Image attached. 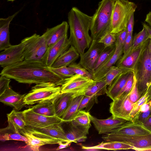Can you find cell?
<instances>
[{"label":"cell","instance_id":"ab89813d","mask_svg":"<svg viewBox=\"0 0 151 151\" xmlns=\"http://www.w3.org/2000/svg\"><path fill=\"white\" fill-rule=\"evenodd\" d=\"M68 67L75 74L80 75L92 79L93 76L87 70L82 67L78 63L74 62Z\"/></svg>","mask_w":151,"mask_h":151},{"label":"cell","instance_id":"d4e9b609","mask_svg":"<svg viewBox=\"0 0 151 151\" xmlns=\"http://www.w3.org/2000/svg\"><path fill=\"white\" fill-rule=\"evenodd\" d=\"M80 54L72 45L54 62L51 67L58 68L64 66H68L78 58Z\"/></svg>","mask_w":151,"mask_h":151},{"label":"cell","instance_id":"603a6c76","mask_svg":"<svg viewBox=\"0 0 151 151\" xmlns=\"http://www.w3.org/2000/svg\"><path fill=\"white\" fill-rule=\"evenodd\" d=\"M74 97L72 93H61L54 98L53 102L55 116L61 119Z\"/></svg>","mask_w":151,"mask_h":151},{"label":"cell","instance_id":"f907efd6","mask_svg":"<svg viewBox=\"0 0 151 151\" xmlns=\"http://www.w3.org/2000/svg\"><path fill=\"white\" fill-rule=\"evenodd\" d=\"M134 23V14L130 17L127 25V34L132 33Z\"/></svg>","mask_w":151,"mask_h":151},{"label":"cell","instance_id":"8fae6325","mask_svg":"<svg viewBox=\"0 0 151 151\" xmlns=\"http://www.w3.org/2000/svg\"><path fill=\"white\" fill-rule=\"evenodd\" d=\"M104 48L103 44L99 42L98 40H93L87 51L80 55V59L78 63L93 75L95 64Z\"/></svg>","mask_w":151,"mask_h":151},{"label":"cell","instance_id":"cb8c5ba5","mask_svg":"<svg viewBox=\"0 0 151 151\" xmlns=\"http://www.w3.org/2000/svg\"><path fill=\"white\" fill-rule=\"evenodd\" d=\"M133 70L124 72L117 76L109 86L106 93L107 96L112 100L116 97L125 85L129 77Z\"/></svg>","mask_w":151,"mask_h":151},{"label":"cell","instance_id":"f35d334b","mask_svg":"<svg viewBox=\"0 0 151 151\" xmlns=\"http://www.w3.org/2000/svg\"><path fill=\"white\" fill-rule=\"evenodd\" d=\"M47 68L50 70L64 80L69 78L75 74L68 66H64L58 68L48 67Z\"/></svg>","mask_w":151,"mask_h":151},{"label":"cell","instance_id":"8992f818","mask_svg":"<svg viewBox=\"0 0 151 151\" xmlns=\"http://www.w3.org/2000/svg\"><path fill=\"white\" fill-rule=\"evenodd\" d=\"M21 42L24 46V60L44 63L48 46L43 35L34 34Z\"/></svg>","mask_w":151,"mask_h":151},{"label":"cell","instance_id":"52a82bcc","mask_svg":"<svg viewBox=\"0 0 151 151\" xmlns=\"http://www.w3.org/2000/svg\"><path fill=\"white\" fill-rule=\"evenodd\" d=\"M61 93V86L53 83L37 84L25 95L24 101L26 105H32L43 100L54 99Z\"/></svg>","mask_w":151,"mask_h":151},{"label":"cell","instance_id":"f6af8a7d","mask_svg":"<svg viewBox=\"0 0 151 151\" xmlns=\"http://www.w3.org/2000/svg\"><path fill=\"white\" fill-rule=\"evenodd\" d=\"M10 81V78L4 76L0 75V96L10 87L9 83Z\"/></svg>","mask_w":151,"mask_h":151},{"label":"cell","instance_id":"c3c4849f","mask_svg":"<svg viewBox=\"0 0 151 151\" xmlns=\"http://www.w3.org/2000/svg\"><path fill=\"white\" fill-rule=\"evenodd\" d=\"M151 109V99L148 101L143 104L139 108L136 116L134 122L141 113L147 111Z\"/></svg>","mask_w":151,"mask_h":151},{"label":"cell","instance_id":"4316f807","mask_svg":"<svg viewBox=\"0 0 151 151\" xmlns=\"http://www.w3.org/2000/svg\"><path fill=\"white\" fill-rule=\"evenodd\" d=\"M70 125V128L65 133L67 139L72 142L76 143L85 141L89 129Z\"/></svg>","mask_w":151,"mask_h":151},{"label":"cell","instance_id":"11a10c76","mask_svg":"<svg viewBox=\"0 0 151 151\" xmlns=\"http://www.w3.org/2000/svg\"><path fill=\"white\" fill-rule=\"evenodd\" d=\"M146 22L148 23L151 27V12H150L146 15L145 20Z\"/></svg>","mask_w":151,"mask_h":151},{"label":"cell","instance_id":"ee69618b","mask_svg":"<svg viewBox=\"0 0 151 151\" xmlns=\"http://www.w3.org/2000/svg\"><path fill=\"white\" fill-rule=\"evenodd\" d=\"M132 37V33L127 34L123 46L124 55L127 54L132 50L133 40Z\"/></svg>","mask_w":151,"mask_h":151},{"label":"cell","instance_id":"7402d4cb","mask_svg":"<svg viewBox=\"0 0 151 151\" xmlns=\"http://www.w3.org/2000/svg\"><path fill=\"white\" fill-rule=\"evenodd\" d=\"M18 12L7 18L0 19V51L3 50L12 45L10 42L9 24Z\"/></svg>","mask_w":151,"mask_h":151},{"label":"cell","instance_id":"3957f363","mask_svg":"<svg viewBox=\"0 0 151 151\" xmlns=\"http://www.w3.org/2000/svg\"><path fill=\"white\" fill-rule=\"evenodd\" d=\"M116 0H102L92 18L90 30L93 40H98L110 32L114 8Z\"/></svg>","mask_w":151,"mask_h":151},{"label":"cell","instance_id":"d6a6232c","mask_svg":"<svg viewBox=\"0 0 151 151\" xmlns=\"http://www.w3.org/2000/svg\"><path fill=\"white\" fill-rule=\"evenodd\" d=\"M90 115L89 112L82 110L78 111L70 122V125L89 129L91 126Z\"/></svg>","mask_w":151,"mask_h":151},{"label":"cell","instance_id":"d6986e66","mask_svg":"<svg viewBox=\"0 0 151 151\" xmlns=\"http://www.w3.org/2000/svg\"><path fill=\"white\" fill-rule=\"evenodd\" d=\"M147 41L127 54L122 55L116 62V66L123 69L133 70L134 65L145 47Z\"/></svg>","mask_w":151,"mask_h":151},{"label":"cell","instance_id":"5b68a950","mask_svg":"<svg viewBox=\"0 0 151 151\" xmlns=\"http://www.w3.org/2000/svg\"><path fill=\"white\" fill-rule=\"evenodd\" d=\"M137 8L135 3L127 0H116L110 32L117 34L126 29L127 23Z\"/></svg>","mask_w":151,"mask_h":151},{"label":"cell","instance_id":"2e32d148","mask_svg":"<svg viewBox=\"0 0 151 151\" xmlns=\"http://www.w3.org/2000/svg\"><path fill=\"white\" fill-rule=\"evenodd\" d=\"M117 142L131 145L137 151L151 150V133L145 135L112 138L107 142Z\"/></svg>","mask_w":151,"mask_h":151},{"label":"cell","instance_id":"836d02e7","mask_svg":"<svg viewBox=\"0 0 151 151\" xmlns=\"http://www.w3.org/2000/svg\"><path fill=\"white\" fill-rule=\"evenodd\" d=\"M107 86L105 79L96 82L88 88L85 92L84 96H95L98 97L106 94L107 91Z\"/></svg>","mask_w":151,"mask_h":151},{"label":"cell","instance_id":"277c9868","mask_svg":"<svg viewBox=\"0 0 151 151\" xmlns=\"http://www.w3.org/2000/svg\"><path fill=\"white\" fill-rule=\"evenodd\" d=\"M133 70L141 97L151 86V55L148 46V40Z\"/></svg>","mask_w":151,"mask_h":151},{"label":"cell","instance_id":"44dd1931","mask_svg":"<svg viewBox=\"0 0 151 151\" xmlns=\"http://www.w3.org/2000/svg\"><path fill=\"white\" fill-rule=\"evenodd\" d=\"M69 25L65 21L51 28H47L43 35L48 47L53 45L64 36L68 35Z\"/></svg>","mask_w":151,"mask_h":151},{"label":"cell","instance_id":"7dc6e473","mask_svg":"<svg viewBox=\"0 0 151 151\" xmlns=\"http://www.w3.org/2000/svg\"><path fill=\"white\" fill-rule=\"evenodd\" d=\"M127 35V31L126 29L116 34V40L118 42L124 45Z\"/></svg>","mask_w":151,"mask_h":151},{"label":"cell","instance_id":"484cf974","mask_svg":"<svg viewBox=\"0 0 151 151\" xmlns=\"http://www.w3.org/2000/svg\"><path fill=\"white\" fill-rule=\"evenodd\" d=\"M8 125L19 132L27 126L23 111H19L14 109L7 114Z\"/></svg>","mask_w":151,"mask_h":151},{"label":"cell","instance_id":"db71d44e","mask_svg":"<svg viewBox=\"0 0 151 151\" xmlns=\"http://www.w3.org/2000/svg\"><path fill=\"white\" fill-rule=\"evenodd\" d=\"M72 142H60L58 144L59 145V146L57 148L56 150H58L67 147H68L69 145Z\"/></svg>","mask_w":151,"mask_h":151},{"label":"cell","instance_id":"6f0895ef","mask_svg":"<svg viewBox=\"0 0 151 151\" xmlns=\"http://www.w3.org/2000/svg\"><path fill=\"white\" fill-rule=\"evenodd\" d=\"M148 44L150 54L151 55V39H149L148 40Z\"/></svg>","mask_w":151,"mask_h":151},{"label":"cell","instance_id":"b9f144b4","mask_svg":"<svg viewBox=\"0 0 151 151\" xmlns=\"http://www.w3.org/2000/svg\"><path fill=\"white\" fill-rule=\"evenodd\" d=\"M116 40V34L108 32L102 36L98 42L104 44V48L112 46Z\"/></svg>","mask_w":151,"mask_h":151},{"label":"cell","instance_id":"d590c367","mask_svg":"<svg viewBox=\"0 0 151 151\" xmlns=\"http://www.w3.org/2000/svg\"><path fill=\"white\" fill-rule=\"evenodd\" d=\"M151 99V86L146 93L134 103L133 108L130 113V121L133 122L135 119L140 107Z\"/></svg>","mask_w":151,"mask_h":151},{"label":"cell","instance_id":"5bb4252c","mask_svg":"<svg viewBox=\"0 0 151 151\" xmlns=\"http://www.w3.org/2000/svg\"><path fill=\"white\" fill-rule=\"evenodd\" d=\"M129 94L124 96L115 99L110 104L109 111L114 117L130 121V115L134 103L129 99Z\"/></svg>","mask_w":151,"mask_h":151},{"label":"cell","instance_id":"680465c9","mask_svg":"<svg viewBox=\"0 0 151 151\" xmlns=\"http://www.w3.org/2000/svg\"><path fill=\"white\" fill-rule=\"evenodd\" d=\"M8 1H14V0H7Z\"/></svg>","mask_w":151,"mask_h":151},{"label":"cell","instance_id":"f546056e","mask_svg":"<svg viewBox=\"0 0 151 151\" xmlns=\"http://www.w3.org/2000/svg\"><path fill=\"white\" fill-rule=\"evenodd\" d=\"M0 140L2 142L10 140H17L26 143L28 141L26 137L9 125L6 127L0 129Z\"/></svg>","mask_w":151,"mask_h":151},{"label":"cell","instance_id":"4fadbf2b","mask_svg":"<svg viewBox=\"0 0 151 151\" xmlns=\"http://www.w3.org/2000/svg\"><path fill=\"white\" fill-rule=\"evenodd\" d=\"M24 60V46L22 42L11 45L0 54V65L3 68Z\"/></svg>","mask_w":151,"mask_h":151},{"label":"cell","instance_id":"7bdbcfd3","mask_svg":"<svg viewBox=\"0 0 151 151\" xmlns=\"http://www.w3.org/2000/svg\"><path fill=\"white\" fill-rule=\"evenodd\" d=\"M129 99L133 103L136 102L140 98L136 84V81L134 75V82L132 90L129 93Z\"/></svg>","mask_w":151,"mask_h":151},{"label":"cell","instance_id":"816d5d0a","mask_svg":"<svg viewBox=\"0 0 151 151\" xmlns=\"http://www.w3.org/2000/svg\"><path fill=\"white\" fill-rule=\"evenodd\" d=\"M97 97H98L95 96H92V97L89 101L86 108L85 110H84L86 112H89L94 104L95 103H97L98 101Z\"/></svg>","mask_w":151,"mask_h":151},{"label":"cell","instance_id":"f5cc1de1","mask_svg":"<svg viewBox=\"0 0 151 151\" xmlns=\"http://www.w3.org/2000/svg\"><path fill=\"white\" fill-rule=\"evenodd\" d=\"M142 125L151 133V116L146 120Z\"/></svg>","mask_w":151,"mask_h":151},{"label":"cell","instance_id":"4dcf8cb0","mask_svg":"<svg viewBox=\"0 0 151 151\" xmlns=\"http://www.w3.org/2000/svg\"><path fill=\"white\" fill-rule=\"evenodd\" d=\"M83 149L88 150H133L132 147L129 145L117 142H102L99 145L92 147L83 146Z\"/></svg>","mask_w":151,"mask_h":151},{"label":"cell","instance_id":"30bf717a","mask_svg":"<svg viewBox=\"0 0 151 151\" xmlns=\"http://www.w3.org/2000/svg\"><path fill=\"white\" fill-rule=\"evenodd\" d=\"M150 133L142 125L131 121L124 123L111 132L102 137L105 142L113 138L145 135Z\"/></svg>","mask_w":151,"mask_h":151},{"label":"cell","instance_id":"9c48e42d","mask_svg":"<svg viewBox=\"0 0 151 151\" xmlns=\"http://www.w3.org/2000/svg\"><path fill=\"white\" fill-rule=\"evenodd\" d=\"M96 81L92 79L80 75L75 74L64 79L61 85V93H68L75 97L84 95L88 88Z\"/></svg>","mask_w":151,"mask_h":151},{"label":"cell","instance_id":"6da1fadb","mask_svg":"<svg viewBox=\"0 0 151 151\" xmlns=\"http://www.w3.org/2000/svg\"><path fill=\"white\" fill-rule=\"evenodd\" d=\"M0 75L29 84L51 83L60 86L64 80L44 63L25 60L3 68Z\"/></svg>","mask_w":151,"mask_h":151},{"label":"cell","instance_id":"1f68e13d","mask_svg":"<svg viewBox=\"0 0 151 151\" xmlns=\"http://www.w3.org/2000/svg\"><path fill=\"white\" fill-rule=\"evenodd\" d=\"M84 96L82 95L74 97L63 114L61 119L63 122H70L78 112L79 105Z\"/></svg>","mask_w":151,"mask_h":151},{"label":"cell","instance_id":"f1b7e54d","mask_svg":"<svg viewBox=\"0 0 151 151\" xmlns=\"http://www.w3.org/2000/svg\"><path fill=\"white\" fill-rule=\"evenodd\" d=\"M61 124H53L37 129L50 136L60 139L64 142H70L67 138L65 133L62 128Z\"/></svg>","mask_w":151,"mask_h":151},{"label":"cell","instance_id":"ac0fdd59","mask_svg":"<svg viewBox=\"0 0 151 151\" xmlns=\"http://www.w3.org/2000/svg\"><path fill=\"white\" fill-rule=\"evenodd\" d=\"M115 44L116 49L113 54L93 75L92 79L97 82L105 79L108 72L115 64L123 53V45L119 44L116 40Z\"/></svg>","mask_w":151,"mask_h":151},{"label":"cell","instance_id":"9f6ffc18","mask_svg":"<svg viewBox=\"0 0 151 151\" xmlns=\"http://www.w3.org/2000/svg\"><path fill=\"white\" fill-rule=\"evenodd\" d=\"M142 24L143 27L145 28L148 32L150 36V39H151V27L145 23H142Z\"/></svg>","mask_w":151,"mask_h":151},{"label":"cell","instance_id":"e0dca14e","mask_svg":"<svg viewBox=\"0 0 151 151\" xmlns=\"http://www.w3.org/2000/svg\"><path fill=\"white\" fill-rule=\"evenodd\" d=\"M91 121L99 134L111 132L124 123L128 121L125 119L114 117L112 115L106 119H101L90 115Z\"/></svg>","mask_w":151,"mask_h":151},{"label":"cell","instance_id":"7c38bea8","mask_svg":"<svg viewBox=\"0 0 151 151\" xmlns=\"http://www.w3.org/2000/svg\"><path fill=\"white\" fill-rule=\"evenodd\" d=\"M27 126L39 129L57 123H62V119L56 116H47L37 114L29 108L23 111Z\"/></svg>","mask_w":151,"mask_h":151},{"label":"cell","instance_id":"ba28073f","mask_svg":"<svg viewBox=\"0 0 151 151\" xmlns=\"http://www.w3.org/2000/svg\"><path fill=\"white\" fill-rule=\"evenodd\" d=\"M19 132L28 139L26 143L33 151H39V148L45 145L58 144L64 142L35 128L26 126Z\"/></svg>","mask_w":151,"mask_h":151},{"label":"cell","instance_id":"83f0119b","mask_svg":"<svg viewBox=\"0 0 151 151\" xmlns=\"http://www.w3.org/2000/svg\"><path fill=\"white\" fill-rule=\"evenodd\" d=\"M53 100V99L41 101L29 108L37 114L47 116H55Z\"/></svg>","mask_w":151,"mask_h":151},{"label":"cell","instance_id":"9a60e30c","mask_svg":"<svg viewBox=\"0 0 151 151\" xmlns=\"http://www.w3.org/2000/svg\"><path fill=\"white\" fill-rule=\"evenodd\" d=\"M70 46L68 35L62 37L57 42L48 47L45 55L44 63L51 67L54 62Z\"/></svg>","mask_w":151,"mask_h":151},{"label":"cell","instance_id":"60d3db41","mask_svg":"<svg viewBox=\"0 0 151 151\" xmlns=\"http://www.w3.org/2000/svg\"><path fill=\"white\" fill-rule=\"evenodd\" d=\"M134 78V73L133 71L129 77L125 85L115 99L119 98L124 96L129 93L133 85Z\"/></svg>","mask_w":151,"mask_h":151},{"label":"cell","instance_id":"e575fe53","mask_svg":"<svg viewBox=\"0 0 151 151\" xmlns=\"http://www.w3.org/2000/svg\"><path fill=\"white\" fill-rule=\"evenodd\" d=\"M115 49L116 45L115 43L111 46L104 48L95 64L93 69V75L113 54Z\"/></svg>","mask_w":151,"mask_h":151},{"label":"cell","instance_id":"74e56055","mask_svg":"<svg viewBox=\"0 0 151 151\" xmlns=\"http://www.w3.org/2000/svg\"><path fill=\"white\" fill-rule=\"evenodd\" d=\"M129 70H131L123 69L116 66H112L108 72L105 78L107 86H110L114 80L120 74Z\"/></svg>","mask_w":151,"mask_h":151},{"label":"cell","instance_id":"8d00e7d4","mask_svg":"<svg viewBox=\"0 0 151 151\" xmlns=\"http://www.w3.org/2000/svg\"><path fill=\"white\" fill-rule=\"evenodd\" d=\"M149 39H150L149 34L145 28L143 27L142 29L133 38L132 50L144 43Z\"/></svg>","mask_w":151,"mask_h":151},{"label":"cell","instance_id":"ffe728a7","mask_svg":"<svg viewBox=\"0 0 151 151\" xmlns=\"http://www.w3.org/2000/svg\"><path fill=\"white\" fill-rule=\"evenodd\" d=\"M25 95L20 94L10 87L0 96V101L5 105L13 107L14 109L19 111L26 105L24 101Z\"/></svg>","mask_w":151,"mask_h":151},{"label":"cell","instance_id":"bcb514c9","mask_svg":"<svg viewBox=\"0 0 151 151\" xmlns=\"http://www.w3.org/2000/svg\"><path fill=\"white\" fill-rule=\"evenodd\" d=\"M151 116V109L147 111L140 113L133 122L142 125Z\"/></svg>","mask_w":151,"mask_h":151},{"label":"cell","instance_id":"681fc988","mask_svg":"<svg viewBox=\"0 0 151 151\" xmlns=\"http://www.w3.org/2000/svg\"><path fill=\"white\" fill-rule=\"evenodd\" d=\"M92 96H84L79 105L78 109V111L82 110L84 108H86L89 101L91 99Z\"/></svg>","mask_w":151,"mask_h":151},{"label":"cell","instance_id":"7a4b0ae2","mask_svg":"<svg viewBox=\"0 0 151 151\" xmlns=\"http://www.w3.org/2000/svg\"><path fill=\"white\" fill-rule=\"evenodd\" d=\"M92 18V16L75 7H73L68 14L70 29L68 39L70 45L73 46L80 55L89 47L93 40L89 34Z\"/></svg>","mask_w":151,"mask_h":151}]
</instances>
